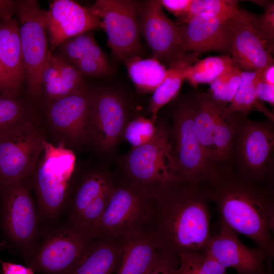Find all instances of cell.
I'll use <instances>...</instances> for the list:
<instances>
[{"label":"cell","instance_id":"cell-24","mask_svg":"<svg viewBox=\"0 0 274 274\" xmlns=\"http://www.w3.org/2000/svg\"><path fill=\"white\" fill-rule=\"evenodd\" d=\"M160 251L148 232L127 242L124 245L116 274H147L156 261Z\"/></svg>","mask_w":274,"mask_h":274},{"label":"cell","instance_id":"cell-19","mask_svg":"<svg viewBox=\"0 0 274 274\" xmlns=\"http://www.w3.org/2000/svg\"><path fill=\"white\" fill-rule=\"evenodd\" d=\"M49 44L53 50L82 33L103 28L101 21L88 8L72 0H55L45 11Z\"/></svg>","mask_w":274,"mask_h":274},{"label":"cell","instance_id":"cell-43","mask_svg":"<svg viewBox=\"0 0 274 274\" xmlns=\"http://www.w3.org/2000/svg\"><path fill=\"white\" fill-rule=\"evenodd\" d=\"M2 274H35L33 269L24 265L0 260Z\"/></svg>","mask_w":274,"mask_h":274},{"label":"cell","instance_id":"cell-6","mask_svg":"<svg viewBox=\"0 0 274 274\" xmlns=\"http://www.w3.org/2000/svg\"><path fill=\"white\" fill-rule=\"evenodd\" d=\"M156 125V131L153 139L132 148L123 162L125 180L152 196L184 181L178 172L171 153L170 126L163 122Z\"/></svg>","mask_w":274,"mask_h":274},{"label":"cell","instance_id":"cell-39","mask_svg":"<svg viewBox=\"0 0 274 274\" xmlns=\"http://www.w3.org/2000/svg\"><path fill=\"white\" fill-rule=\"evenodd\" d=\"M73 65L83 76L99 77L108 75L110 73V67L108 61L92 55L82 57Z\"/></svg>","mask_w":274,"mask_h":274},{"label":"cell","instance_id":"cell-2","mask_svg":"<svg viewBox=\"0 0 274 274\" xmlns=\"http://www.w3.org/2000/svg\"><path fill=\"white\" fill-rule=\"evenodd\" d=\"M209 203L202 186L184 181L154 195L148 232L159 249L176 255L204 250L212 236Z\"/></svg>","mask_w":274,"mask_h":274},{"label":"cell","instance_id":"cell-29","mask_svg":"<svg viewBox=\"0 0 274 274\" xmlns=\"http://www.w3.org/2000/svg\"><path fill=\"white\" fill-rule=\"evenodd\" d=\"M232 64L231 57L226 55L211 56L197 60L188 68L185 80L196 88L200 84H211Z\"/></svg>","mask_w":274,"mask_h":274},{"label":"cell","instance_id":"cell-7","mask_svg":"<svg viewBox=\"0 0 274 274\" xmlns=\"http://www.w3.org/2000/svg\"><path fill=\"white\" fill-rule=\"evenodd\" d=\"M273 154V121H256L242 114L234 144V172L250 182L272 186Z\"/></svg>","mask_w":274,"mask_h":274},{"label":"cell","instance_id":"cell-27","mask_svg":"<svg viewBox=\"0 0 274 274\" xmlns=\"http://www.w3.org/2000/svg\"><path fill=\"white\" fill-rule=\"evenodd\" d=\"M114 181L108 173L96 169L88 172L75 188L67 210V219H72L98 197Z\"/></svg>","mask_w":274,"mask_h":274},{"label":"cell","instance_id":"cell-30","mask_svg":"<svg viewBox=\"0 0 274 274\" xmlns=\"http://www.w3.org/2000/svg\"><path fill=\"white\" fill-rule=\"evenodd\" d=\"M179 263L174 274H227L226 268L204 250L179 253Z\"/></svg>","mask_w":274,"mask_h":274},{"label":"cell","instance_id":"cell-8","mask_svg":"<svg viewBox=\"0 0 274 274\" xmlns=\"http://www.w3.org/2000/svg\"><path fill=\"white\" fill-rule=\"evenodd\" d=\"M45 139L36 114L0 131V188L29 178Z\"/></svg>","mask_w":274,"mask_h":274},{"label":"cell","instance_id":"cell-11","mask_svg":"<svg viewBox=\"0 0 274 274\" xmlns=\"http://www.w3.org/2000/svg\"><path fill=\"white\" fill-rule=\"evenodd\" d=\"M19 28L22 58L29 96L39 102L41 77L51 51L45 20V11L35 0L14 1Z\"/></svg>","mask_w":274,"mask_h":274},{"label":"cell","instance_id":"cell-35","mask_svg":"<svg viewBox=\"0 0 274 274\" xmlns=\"http://www.w3.org/2000/svg\"><path fill=\"white\" fill-rule=\"evenodd\" d=\"M242 72L233 63L211 83V96L224 104L230 102L239 85Z\"/></svg>","mask_w":274,"mask_h":274},{"label":"cell","instance_id":"cell-14","mask_svg":"<svg viewBox=\"0 0 274 274\" xmlns=\"http://www.w3.org/2000/svg\"><path fill=\"white\" fill-rule=\"evenodd\" d=\"M14 1H0V95L16 98L26 79Z\"/></svg>","mask_w":274,"mask_h":274},{"label":"cell","instance_id":"cell-33","mask_svg":"<svg viewBox=\"0 0 274 274\" xmlns=\"http://www.w3.org/2000/svg\"><path fill=\"white\" fill-rule=\"evenodd\" d=\"M115 185V182L113 181L98 197L79 214L67 220L75 228L90 236V233L106 209Z\"/></svg>","mask_w":274,"mask_h":274},{"label":"cell","instance_id":"cell-22","mask_svg":"<svg viewBox=\"0 0 274 274\" xmlns=\"http://www.w3.org/2000/svg\"><path fill=\"white\" fill-rule=\"evenodd\" d=\"M199 55L192 52H182L170 63L166 76L153 92L149 103L150 119L154 123H156L159 110L178 95L188 68L198 60Z\"/></svg>","mask_w":274,"mask_h":274},{"label":"cell","instance_id":"cell-36","mask_svg":"<svg viewBox=\"0 0 274 274\" xmlns=\"http://www.w3.org/2000/svg\"><path fill=\"white\" fill-rule=\"evenodd\" d=\"M34 114L33 112L25 104L16 97L0 95V131Z\"/></svg>","mask_w":274,"mask_h":274},{"label":"cell","instance_id":"cell-1","mask_svg":"<svg viewBox=\"0 0 274 274\" xmlns=\"http://www.w3.org/2000/svg\"><path fill=\"white\" fill-rule=\"evenodd\" d=\"M202 187L209 202L216 207L220 224L256 243L264 252L266 269L271 271L274 257L272 186L250 182L232 170L219 174L215 180Z\"/></svg>","mask_w":274,"mask_h":274},{"label":"cell","instance_id":"cell-5","mask_svg":"<svg viewBox=\"0 0 274 274\" xmlns=\"http://www.w3.org/2000/svg\"><path fill=\"white\" fill-rule=\"evenodd\" d=\"M153 196L124 181L115 185L109 203L90 236L125 244L148 232Z\"/></svg>","mask_w":274,"mask_h":274},{"label":"cell","instance_id":"cell-37","mask_svg":"<svg viewBox=\"0 0 274 274\" xmlns=\"http://www.w3.org/2000/svg\"><path fill=\"white\" fill-rule=\"evenodd\" d=\"M156 123L150 119L139 116L127 124L123 135L133 148L150 142L156 133Z\"/></svg>","mask_w":274,"mask_h":274},{"label":"cell","instance_id":"cell-17","mask_svg":"<svg viewBox=\"0 0 274 274\" xmlns=\"http://www.w3.org/2000/svg\"><path fill=\"white\" fill-rule=\"evenodd\" d=\"M139 25L142 34L151 49L153 57L168 65L180 53L179 25L165 15L160 1L141 3Z\"/></svg>","mask_w":274,"mask_h":274},{"label":"cell","instance_id":"cell-44","mask_svg":"<svg viewBox=\"0 0 274 274\" xmlns=\"http://www.w3.org/2000/svg\"><path fill=\"white\" fill-rule=\"evenodd\" d=\"M259 75L262 81L270 85H274V63L261 70Z\"/></svg>","mask_w":274,"mask_h":274},{"label":"cell","instance_id":"cell-32","mask_svg":"<svg viewBox=\"0 0 274 274\" xmlns=\"http://www.w3.org/2000/svg\"><path fill=\"white\" fill-rule=\"evenodd\" d=\"M58 47H60L61 54L60 55L72 65L86 55H92L108 61L103 51L96 42L91 31L74 37Z\"/></svg>","mask_w":274,"mask_h":274},{"label":"cell","instance_id":"cell-3","mask_svg":"<svg viewBox=\"0 0 274 274\" xmlns=\"http://www.w3.org/2000/svg\"><path fill=\"white\" fill-rule=\"evenodd\" d=\"M76 158L62 142L46 139L38 162L29 178L36 193L40 218L51 224L67 209L75 190Z\"/></svg>","mask_w":274,"mask_h":274},{"label":"cell","instance_id":"cell-15","mask_svg":"<svg viewBox=\"0 0 274 274\" xmlns=\"http://www.w3.org/2000/svg\"><path fill=\"white\" fill-rule=\"evenodd\" d=\"M90 94L87 88L45 107L47 123L58 142L63 143L66 146H78L89 141Z\"/></svg>","mask_w":274,"mask_h":274},{"label":"cell","instance_id":"cell-9","mask_svg":"<svg viewBox=\"0 0 274 274\" xmlns=\"http://www.w3.org/2000/svg\"><path fill=\"white\" fill-rule=\"evenodd\" d=\"M95 239L67 220L46 229L28 259V266L44 274H67L92 247Z\"/></svg>","mask_w":274,"mask_h":274},{"label":"cell","instance_id":"cell-13","mask_svg":"<svg viewBox=\"0 0 274 274\" xmlns=\"http://www.w3.org/2000/svg\"><path fill=\"white\" fill-rule=\"evenodd\" d=\"M127 123L126 107L119 94L109 89L90 91L89 139L99 151L111 153Z\"/></svg>","mask_w":274,"mask_h":274},{"label":"cell","instance_id":"cell-45","mask_svg":"<svg viewBox=\"0 0 274 274\" xmlns=\"http://www.w3.org/2000/svg\"><path fill=\"white\" fill-rule=\"evenodd\" d=\"M0 274H2V273H0Z\"/></svg>","mask_w":274,"mask_h":274},{"label":"cell","instance_id":"cell-16","mask_svg":"<svg viewBox=\"0 0 274 274\" xmlns=\"http://www.w3.org/2000/svg\"><path fill=\"white\" fill-rule=\"evenodd\" d=\"M256 15L239 9L225 21L232 38L233 63L242 71L256 72L273 63L272 52L258 35Z\"/></svg>","mask_w":274,"mask_h":274},{"label":"cell","instance_id":"cell-23","mask_svg":"<svg viewBox=\"0 0 274 274\" xmlns=\"http://www.w3.org/2000/svg\"><path fill=\"white\" fill-rule=\"evenodd\" d=\"M195 130L207 157L215 172L213 138L218 116L227 104L213 99L209 93L195 92Z\"/></svg>","mask_w":274,"mask_h":274},{"label":"cell","instance_id":"cell-10","mask_svg":"<svg viewBox=\"0 0 274 274\" xmlns=\"http://www.w3.org/2000/svg\"><path fill=\"white\" fill-rule=\"evenodd\" d=\"M0 199L3 228L26 261L33 252L41 232L28 179L0 188Z\"/></svg>","mask_w":274,"mask_h":274},{"label":"cell","instance_id":"cell-4","mask_svg":"<svg viewBox=\"0 0 274 274\" xmlns=\"http://www.w3.org/2000/svg\"><path fill=\"white\" fill-rule=\"evenodd\" d=\"M195 92L183 96L172 113L169 143L180 176L190 184L204 186L218 174L210 164L196 134L194 123Z\"/></svg>","mask_w":274,"mask_h":274},{"label":"cell","instance_id":"cell-40","mask_svg":"<svg viewBox=\"0 0 274 274\" xmlns=\"http://www.w3.org/2000/svg\"><path fill=\"white\" fill-rule=\"evenodd\" d=\"M178 263L177 255L160 251L156 261L147 274H174Z\"/></svg>","mask_w":274,"mask_h":274},{"label":"cell","instance_id":"cell-31","mask_svg":"<svg viewBox=\"0 0 274 274\" xmlns=\"http://www.w3.org/2000/svg\"><path fill=\"white\" fill-rule=\"evenodd\" d=\"M51 55L50 52L41 77L39 101L45 107L60 98L79 92L63 80L51 60Z\"/></svg>","mask_w":274,"mask_h":274},{"label":"cell","instance_id":"cell-42","mask_svg":"<svg viewBox=\"0 0 274 274\" xmlns=\"http://www.w3.org/2000/svg\"><path fill=\"white\" fill-rule=\"evenodd\" d=\"M260 70L255 80V88L257 97L260 101H264L273 106L274 85H270L260 78L259 75Z\"/></svg>","mask_w":274,"mask_h":274},{"label":"cell","instance_id":"cell-18","mask_svg":"<svg viewBox=\"0 0 274 274\" xmlns=\"http://www.w3.org/2000/svg\"><path fill=\"white\" fill-rule=\"evenodd\" d=\"M204 251L225 268L238 274H265L266 258L262 249L251 248L239 239L237 233L220 224L219 232L212 235Z\"/></svg>","mask_w":274,"mask_h":274},{"label":"cell","instance_id":"cell-12","mask_svg":"<svg viewBox=\"0 0 274 274\" xmlns=\"http://www.w3.org/2000/svg\"><path fill=\"white\" fill-rule=\"evenodd\" d=\"M141 4L130 0H97L88 8L101 21L113 55L122 61L140 56L142 50L139 25Z\"/></svg>","mask_w":274,"mask_h":274},{"label":"cell","instance_id":"cell-25","mask_svg":"<svg viewBox=\"0 0 274 274\" xmlns=\"http://www.w3.org/2000/svg\"><path fill=\"white\" fill-rule=\"evenodd\" d=\"M222 113L217 118L213 138L214 165L218 174L233 170L234 144L242 115L234 113L223 115Z\"/></svg>","mask_w":274,"mask_h":274},{"label":"cell","instance_id":"cell-20","mask_svg":"<svg viewBox=\"0 0 274 274\" xmlns=\"http://www.w3.org/2000/svg\"><path fill=\"white\" fill-rule=\"evenodd\" d=\"M178 25L182 52L200 54L214 51L222 55H231L232 36L225 21L218 17L200 14L186 23Z\"/></svg>","mask_w":274,"mask_h":274},{"label":"cell","instance_id":"cell-41","mask_svg":"<svg viewBox=\"0 0 274 274\" xmlns=\"http://www.w3.org/2000/svg\"><path fill=\"white\" fill-rule=\"evenodd\" d=\"M162 7L173 14L181 24L187 17L192 0H159Z\"/></svg>","mask_w":274,"mask_h":274},{"label":"cell","instance_id":"cell-26","mask_svg":"<svg viewBox=\"0 0 274 274\" xmlns=\"http://www.w3.org/2000/svg\"><path fill=\"white\" fill-rule=\"evenodd\" d=\"M123 62L134 86L142 93H153L167 73V68L154 57L143 59L135 56Z\"/></svg>","mask_w":274,"mask_h":274},{"label":"cell","instance_id":"cell-38","mask_svg":"<svg viewBox=\"0 0 274 274\" xmlns=\"http://www.w3.org/2000/svg\"><path fill=\"white\" fill-rule=\"evenodd\" d=\"M264 8V12L259 17L257 16L254 27L260 39L269 50L273 52L274 48V1H254Z\"/></svg>","mask_w":274,"mask_h":274},{"label":"cell","instance_id":"cell-34","mask_svg":"<svg viewBox=\"0 0 274 274\" xmlns=\"http://www.w3.org/2000/svg\"><path fill=\"white\" fill-rule=\"evenodd\" d=\"M238 2L235 0H192L188 14L180 24L186 23L200 14L214 15L226 21L237 12Z\"/></svg>","mask_w":274,"mask_h":274},{"label":"cell","instance_id":"cell-21","mask_svg":"<svg viewBox=\"0 0 274 274\" xmlns=\"http://www.w3.org/2000/svg\"><path fill=\"white\" fill-rule=\"evenodd\" d=\"M125 244L95 239L83 258L67 274H113L119 268Z\"/></svg>","mask_w":274,"mask_h":274},{"label":"cell","instance_id":"cell-28","mask_svg":"<svg viewBox=\"0 0 274 274\" xmlns=\"http://www.w3.org/2000/svg\"><path fill=\"white\" fill-rule=\"evenodd\" d=\"M259 71H243L237 90L230 104L224 108L223 115L234 113L246 115L252 111H257L273 121V114L257 98L256 94L255 80Z\"/></svg>","mask_w":274,"mask_h":274}]
</instances>
